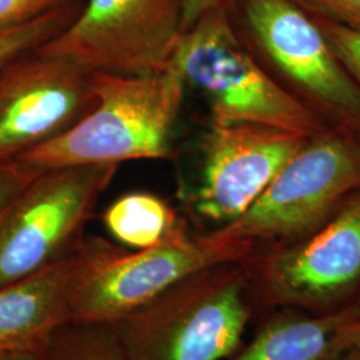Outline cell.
Here are the masks:
<instances>
[{"label":"cell","mask_w":360,"mask_h":360,"mask_svg":"<svg viewBox=\"0 0 360 360\" xmlns=\"http://www.w3.org/2000/svg\"><path fill=\"white\" fill-rule=\"evenodd\" d=\"M98 103L62 135L19 156L38 171L174 158L186 87L171 68L148 77L91 72Z\"/></svg>","instance_id":"cell-1"},{"label":"cell","mask_w":360,"mask_h":360,"mask_svg":"<svg viewBox=\"0 0 360 360\" xmlns=\"http://www.w3.org/2000/svg\"><path fill=\"white\" fill-rule=\"evenodd\" d=\"M255 314L245 260L199 271L112 326L129 360H229Z\"/></svg>","instance_id":"cell-2"},{"label":"cell","mask_w":360,"mask_h":360,"mask_svg":"<svg viewBox=\"0 0 360 360\" xmlns=\"http://www.w3.org/2000/svg\"><path fill=\"white\" fill-rule=\"evenodd\" d=\"M169 68L198 91L211 122L257 123L314 136L324 119L260 67L232 23L229 7L202 16L181 34Z\"/></svg>","instance_id":"cell-3"},{"label":"cell","mask_w":360,"mask_h":360,"mask_svg":"<svg viewBox=\"0 0 360 360\" xmlns=\"http://www.w3.org/2000/svg\"><path fill=\"white\" fill-rule=\"evenodd\" d=\"M360 191V129L338 124L311 136L242 217L210 232L255 250L319 229Z\"/></svg>","instance_id":"cell-4"},{"label":"cell","mask_w":360,"mask_h":360,"mask_svg":"<svg viewBox=\"0 0 360 360\" xmlns=\"http://www.w3.org/2000/svg\"><path fill=\"white\" fill-rule=\"evenodd\" d=\"M245 266L257 312H346L360 294V191L315 231L255 250Z\"/></svg>","instance_id":"cell-5"},{"label":"cell","mask_w":360,"mask_h":360,"mask_svg":"<svg viewBox=\"0 0 360 360\" xmlns=\"http://www.w3.org/2000/svg\"><path fill=\"white\" fill-rule=\"evenodd\" d=\"M117 168L89 165L46 169L13 198L0 215V287L77 248Z\"/></svg>","instance_id":"cell-6"},{"label":"cell","mask_w":360,"mask_h":360,"mask_svg":"<svg viewBox=\"0 0 360 360\" xmlns=\"http://www.w3.org/2000/svg\"><path fill=\"white\" fill-rule=\"evenodd\" d=\"M309 139L266 124L211 122L198 175L180 186V203L203 233L223 229L257 202Z\"/></svg>","instance_id":"cell-7"},{"label":"cell","mask_w":360,"mask_h":360,"mask_svg":"<svg viewBox=\"0 0 360 360\" xmlns=\"http://www.w3.org/2000/svg\"><path fill=\"white\" fill-rule=\"evenodd\" d=\"M183 10L184 0H84L74 22L38 50L89 72L155 75L169 68Z\"/></svg>","instance_id":"cell-8"},{"label":"cell","mask_w":360,"mask_h":360,"mask_svg":"<svg viewBox=\"0 0 360 360\" xmlns=\"http://www.w3.org/2000/svg\"><path fill=\"white\" fill-rule=\"evenodd\" d=\"M255 248L210 232L191 235L187 227L154 247L108 259L82 285L71 322L116 324L199 271L245 262Z\"/></svg>","instance_id":"cell-9"},{"label":"cell","mask_w":360,"mask_h":360,"mask_svg":"<svg viewBox=\"0 0 360 360\" xmlns=\"http://www.w3.org/2000/svg\"><path fill=\"white\" fill-rule=\"evenodd\" d=\"M230 13L271 62L338 117L360 129V86L331 50L322 30L294 0H233Z\"/></svg>","instance_id":"cell-10"},{"label":"cell","mask_w":360,"mask_h":360,"mask_svg":"<svg viewBox=\"0 0 360 360\" xmlns=\"http://www.w3.org/2000/svg\"><path fill=\"white\" fill-rule=\"evenodd\" d=\"M98 103L91 72L39 50L0 72V163L62 135Z\"/></svg>","instance_id":"cell-11"},{"label":"cell","mask_w":360,"mask_h":360,"mask_svg":"<svg viewBox=\"0 0 360 360\" xmlns=\"http://www.w3.org/2000/svg\"><path fill=\"white\" fill-rule=\"evenodd\" d=\"M122 250L89 236L58 262L0 287V351H43L52 334L71 322L82 285Z\"/></svg>","instance_id":"cell-12"},{"label":"cell","mask_w":360,"mask_h":360,"mask_svg":"<svg viewBox=\"0 0 360 360\" xmlns=\"http://www.w3.org/2000/svg\"><path fill=\"white\" fill-rule=\"evenodd\" d=\"M346 312L315 315L299 309L266 312L251 340L229 360H360L342 331Z\"/></svg>","instance_id":"cell-13"},{"label":"cell","mask_w":360,"mask_h":360,"mask_svg":"<svg viewBox=\"0 0 360 360\" xmlns=\"http://www.w3.org/2000/svg\"><path fill=\"white\" fill-rule=\"evenodd\" d=\"M103 223L116 242L144 250L184 227L174 207L154 193H131L105 208Z\"/></svg>","instance_id":"cell-14"},{"label":"cell","mask_w":360,"mask_h":360,"mask_svg":"<svg viewBox=\"0 0 360 360\" xmlns=\"http://www.w3.org/2000/svg\"><path fill=\"white\" fill-rule=\"evenodd\" d=\"M47 360H129L112 324L70 322L43 348Z\"/></svg>","instance_id":"cell-15"},{"label":"cell","mask_w":360,"mask_h":360,"mask_svg":"<svg viewBox=\"0 0 360 360\" xmlns=\"http://www.w3.org/2000/svg\"><path fill=\"white\" fill-rule=\"evenodd\" d=\"M84 0L44 13L32 20L0 28V72L15 59L35 51L70 26Z\"/></svg>","instance_id":"cell-16"},{"label":"cell","mask_w":360,"mask_h":360,"mask_svg":"<svg viewBox=\"0 0 360 360\" xmlns=\"http://www.w3.org/2000/svg\"><path fill=\"white\" fill-rule=\"evenodd\" d=\"M348 74L360 83V30L314 18Z\"/></svg>","instance_id":"cell-17"},{"label":"cell","mask_w":360,"mask_h":360,"mask_svg":"<svg viewBox=\"0 0 360 360\" xmlns=\"http://www.w3.org/2000/svg\"><path fill=\"white\" fill-rule=\"evenodd\" d=\"M83 0H0V28L20 25Z\"/></svg>","instance_id":"cell-18"},{"label":"cell","mask_w":360,"mask_h":360,"mask_svg":"<svg viewBox=\"0 0 360 360\" xmlns=\"http://www.w3.org/2000/svg\"><path fill=\"white\" fill-rule=\"evenodd\" d=\"M315 18L360 30V0H294Z\"/></svg>","instance_id":"cell-19"},{"label":"cell","mask_w":360,"mask_h":360,"mask_svg":"<svg viewBox=\"0 0 360 360\" xmlns=\"http://www.w3.org/2000/svg\"><path fill=\"white\" fill-rule=\"evenodd\" d=\"M39 172L41 171L27 167L19 162L0 163V215Z\"/></svg>","instance_id":"cell-20"},{"label":"cell","mask_w":360,"mask_h":360,"mask_svg":"<svg viewBox=\"0 0 360 360\" xmlns=\"http://www.w3.org/2000/svg\"><path fill=\"white\" fill-rule=\"evenodd\" d=\"M233 0H184L183 32L193 26L202 16L214 10L230 7Z\"/></svg>","instance_id":"cell-21"},{"label":"cell","mask_w":360,"mask_h":360,"mask_svg":"<svg viewBox=\"0 0 360 360\" xmlns=\"http://www.w3.org/2000/svg\"><path fill=\"white\" fill-rule=\"evenodd\" d=\"M342 331L348 342L360 351V314H349L347 311L342 324Z\"/></svg>","instance_id":"cell-22"},{"label":"cell","mask_w":360,"mask_h":360,"mask_svg":"<svg viewBox=\"0 0 360 360\" xmlns=\"http://www.w3.org/2000/svg\"><path fill=\"white\" fill-rule=\"evenodd\" d=\"M0 360H47L43 351H0Z\"/></svg>","instance_id":"cell-23"},{"label":"cell","mask_w":360,"mask_h":360,"mask_svg":"<svg viewBox=\"0 0 360 360\" xmlns=\"http://www.w3.org/2000/svg\"><path fill=\"white\" fill-rule=\"evenodd\" d=\"M348 312H349V314H360V294L359 296L356 297L354 306L348 309Z\"/></svg>","instance_id":"cell-24"}]
</instances>
